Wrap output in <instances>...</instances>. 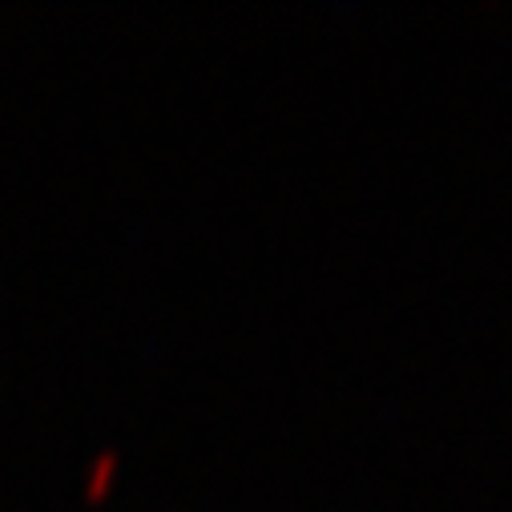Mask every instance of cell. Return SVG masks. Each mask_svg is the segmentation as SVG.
I'll return each mask as SVG.
<instances>
[{"label":"cell","instance_id":"6da1fadb","mask_svg":"<svg viewBox=\"0 0 512 512\" xmlns=\"http://www.w3.org/2000/svg\"><path fill=\"white\" fill-rule=\"evenodd\" d=\"M113 476H117V452L109 448V452H101V456L89 464V472H85V492H89V496H101V492L113 484Z\"/></svg>","mask_w":512,"mask_h":512}]
</instances>
